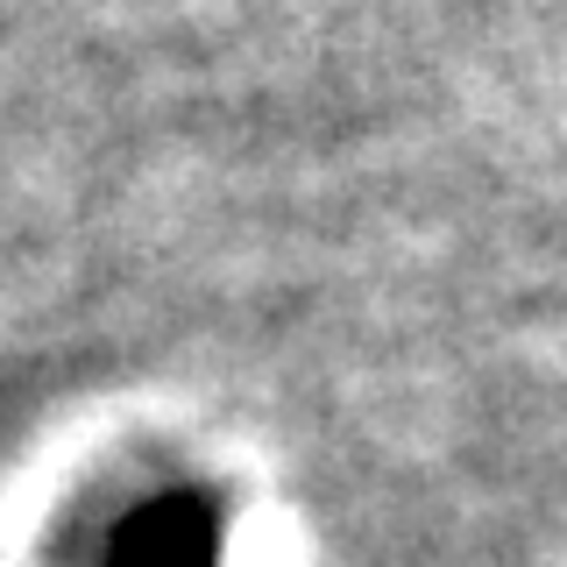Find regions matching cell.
<instances>
[{
	"label": "cell",
	"mask_w": 567,
	"mask_h": 567,
	"mask_svg": "<svg viewBox=\"0 0 567 567\" xmlns=\"http://www.w3.org/2000/svg\"><path fill=\"white\" fill-rule=\"evenodd\" d=\"M100 567H220V511L199 489H164L106 532Z\"/></svg>",
	"instance_id": "6da1fadb"
}]
</instances>
